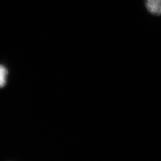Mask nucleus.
Wrapping results in <instances>:
<instances>
[{
	"instance_id": "nucleus-1",
	"label": "nucleus",
	"mask_w": 161,
	"mask_h": 161,
	"mask_svg": "<svg viewBox=\"0 0 161 161\" xmlns=\"http://www.w3.org/2000/svg\"><path fill=\"white\" fill-rule=\"evenodd\" d=\"M144 6L151 15L161 16V0H144Z\"/></svg>"
},
{
	"instance_id": "nucleus-2",
	"label": "nucleus",
	"mask_w": 161,
	"mask_h": 161,
	"mask_svg": "<svg viewBox=\"0 0 161 161\" xmlns=\"http://www.w3.org/2000/svg\"><path fill=\"white\" fill-rule=\"evenodd\" d=\"M8 70L3 65H0V88L3 87L6 83Z\"/></svg>"
}]
</instances>
